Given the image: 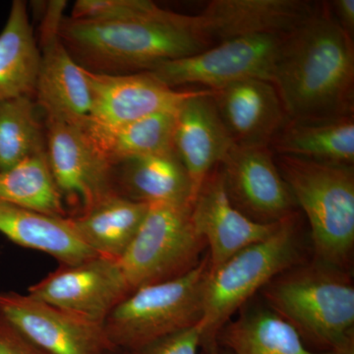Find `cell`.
Instances as JSON below:
<instances>
[{
  "mask_svg": "<svg viewBox=\"0 0 354 354\" xmlns=\"http://www.w3.org/2000/svg\"><path fill=\"white\" fill-rule=\"evenodd\" d=\"M66 1L46 4L39 34V65L35 97L46 118L75 122L90 113L91 95L84 69L60 38Z\"/></svg>",
  "mask_w": 354,
  "mask_h": 354,
  "instance_id": "13",
  "label": "cell"
},
{
  "mask_svg": "<svg viewBox=\"0 0 354 354\" xmlns=\"http://www.w3.org/2000/svg\"><path fill=\"white\" fill-rule=\"evenodd\" d=\"M148 209L146 203L114 193L70 221L84 243L95 253L120 260L136 236Z\"/></svg>",
  "mask_w": 354,
  "mask_h": 354,
  "instance_id": "22",
  "label": "cell"
},
{
  "mask_svg": "<svg viewBox=\"0 0 354 354\" xmlns=\"http://www.w3.org/2000/svg\"><path fill=\"white\" fill-rule=\"evenodd\" d=\"M234 145L212 100L211 90L196 91L179 104L174 148L189 176L193 199Z\"/></svg>",
  "mask_w": 354,
  "mask_h": 354,
  "instance_id": "17",
  "label": "cell"
},
{
  "mask_svg": "<svg viewBox=\"0 0 354 354\" xmlns=\"http://www.w3.org/2000/svg\"><path fill=\"white\" fill-rule=\"evenodd\" d=\"M272 84L288 120L353 115V38L329 9L286 36Z\"/></svg>",
  "mask_w": 354,
  "mask_h": 354,
  "instance_id": "1",
  "label": "cell"
},
{
  "mask_svg": "<svg viewBox=\"0 0 354 354\" xmlns=\"http://www.w3.org/2000/svg\"><path fill=\"white\" fill-rule=\"evenodd\" d=\"M285 38L256 35L230 39L196 55L164 62L148 72L172 88L199 84L216 90L245 79L272 83Z\"/></svg>",
  "mask_w": 354,
  "mask_h": 354,
  "instance_id": "8",
  "label": "cell"
},
{
  "mask_svg": "<svg viewBox=\"0 0 354 354\" xmlns=\"http://www.w3.org/2000/svg\"><path fill=\"white\" fill-rule=\"evenodd\" d=\"M0 201L67 218L64 200L51 174L46 150L0 171Z\"/></svg>",
  "mask_w": 354,
  "mask_h": 354,
  "instance_id": "26",
  "label": "cell"
},
{
  "mask_svg": "<svg viewBox=\"0 0 354 354\" xmlns=\"http://www.w3.org/2000/svg\"><path fill=\"white\" fill-rule=\"evenodd\" d=\"M176 111L153 114L120 127H106L88 116L75 121L88 141L113 167L127 160L174 151Z\"/></svg>",
  "mask_w": 354,
  "mask_h": 354,
  "instance_id": "20",
  "label": "cell"
},
{
  "mask_svg": "<svg viewBox=\"0 0 354 354\" xmlns=\"http://www.w3.org/2000/svg\"><path fill=\"white\" fill-rule=\"evenodd\" d=\"M192 205L155 203L120 259L132 292L187 274L201 263L206 241L193 225Z\"/></svg>",
  "mask_w": 354,
  "mask_h": 354,
  "instance_id": "7",
  "label": "cell"
},
{
  "mask_svg": "<svg viewBox=\"0 0 354 354\" xmlns=\"http://www.w3.org/2000/svg\"><path fill=\"white\" fill-rule=\"evenodd\" d=\"M202 332L199 324L151 342L129 354H198L201 348Z\"/></svg>",
  "mask_w": 354,
  "mask_h": 354,
  "instance_id": "29",
  "label": "cell"
},
{
  "mask_svg": "<svg viewBox=\"0 0 354 354\" xmlns=\"http://www.w3.org/2000/svg\"><path fill=\"white\" fill-rule=\"evenodd\" d=\"M268 308L297 330L305 346L330 351L354 332L348 272L314 259L281 272L261 290Z\"/></svg>",
  "mask_w": 354,
  "mask_h": 354,
  "instance_id": "3",
  "label": "cell"
},
{
  "mask_svg": "<svg viewBox=\"0 0 354 354\" xmlns=\"http://www.w3.org/2000/svg\"><path fill=\"white\" fill-rule=\"evenodd\" d=\"M59 35L83 68L97 73L148 72L207 50L195 16L160 8L144 17L114 21L62 18Z\"/></svg>",
  "mask_w": 354,
  "mask_h": 354,
  "instance_id": "2",
  "label": "cell"
},
{
  "mask_svg": "<svg viewBox=\"0 0 354 354\" xmlns=\"http://www.w3.org/2000/svg\"><path fill=\"white\" fill-rule=\"evenodd\" d=\"M214 354H230V353H228V351H225V349H223V348H220Z\"/></svg>",
  "mask_w": 354,
  "mask_h": 354,
  "instance_id": "34",
  "label": "cell"
},
{
  "mask_svg": "<svg viewBox=\"0 0 354 354\" xmlns=\"http://www.w3.org/2000/svg\"><path fill=\"white\" fill-rule=\"evenodd\" d=\"M191 218L197 234L209 247L211 271L246 247L268 239L279 225L256 223L235 208L218 169L209 174L200 188Z\"/></svg>",
  "mask_w": 354,
  "mask_h": 354,
  "instance_id": "16",
  "label": "cell"
},
{
  "mask_svg": "<svg viewBox=\"0 0 354 354\" xmlns=\"http://www.w3.org/2000/svg\"><path fill=\"white\" fill-rule=\"evenodd\" d=\"M0 354H53L29 341L0 317Z\"/></svg>",
  "mask_w": 354,
  "mask_h": 354,
  "instance_id": "30",
  "label": "cell"
},
{
  "mask_svg": "<svg viewBox=\"0 0 354 354\" xmlns=\"http://www.w3.org/2000/svg\"><path fill=\"white\" fill-rule=\"evenodd\" d=\"M279 171L308 220L314 259L348 271L354 249V171L279 155Z\"/></svg>",
  "mask_w": 354,
  "mask_h": 354,
  "instance_id": "5",
  "label": "cell"
},
{
  "mask_svg": "<svg viewBox=\"0 0 354 354\" xmlns=\"http://www.w3.org/2000/svg\"><path fill=\"white\" fill-rule=\"evenodd\" d=\"M211 91L235 145L268 147L288 121L278 91L269 81L245 79Z\"/></svg>",
  "mask_w": 354,
  "mask_h": 354,
  "instance_id": "18",
  "label": "cell"
},
{
  "mask_svg": "<svg viewBox=\"0 0 354 354\" xmlns=\"http://www.w3.org/2000/svg\"><path fill=\"white\" fill-rule=\"evenodd\" d=\"M0 317L29 341L53 354H108L115 349L104 324L28 293L0 292Z\"/></svg>",
  "mask_w": 354,
  "mask_h": 354,
  "instance_id": "9",
  "label": "cell"
},
{
  "mask_svg": "<svg viewBox=\"0 0 354 354\" xmlns=\"http://www.w3.org/2000/svg\"><path fill=\"white\" fill-rule=\"evenodd\" d=\"M304 241L297 213L279 223L268 239L246 247L218 269L209 271L204 295L201 348L218 351L221 330L254 293L281 272L304 262Z\"/></svg>",
  "mask_w": 354,
  "mask_h": 354,
  "instance_id": "4",
  "label": "cell"
},
{
  "mask_svg": "<svg viewBox=\"0 0 354 354\" xmlns=\"http://www.w3.org/2000/svg\"><path fill=\"white\" fill-rule=\"evenodd\" d=\"M160 8L148 0H78L70 18L88 21L131 19L151 15Z\"/></svg>",
  "mask_w": 354,
  "mask_h": 354,
  "instance_id": "28",
  "label": "cell"
},
{
  "mask_svg": "<svg viewBox=\"0 0 354 354\" xmlns=\"http://www.w3.org/2000/svg\"><path fill=\"white\" fill-rule=\"evenodd\" d=\"M335 19L349 36L354 32V0H335L333 2Z\"/></svg>",
  "mask_w": 354,
  "mask_h": 354,
  "instance_id": "31",
  "label": "cell"
},
{
  "mask_svg": "<svg viewBox=\"0 0 354 354\" xmlns=\"http://www.w3.org/2000/svg\"><path fill=\"white\" fill-rule=\"evenodd\" d=\"M216 344L230 354H330L307 348L297 330L269 308L250 310L230 320Z\"/></svg>",
  "mask_w": 354,
  "mask_h": 354,
  "instance_id": "25",
  "label": "cell"
},
{
  "mask_svg": "<svg viewBox=\"0 0 354 354\" xmlns=\"http://www.w3.org/2000/svg\"><path fill=\"white\" fill-rule=\"evenodd\" d=\"M46 151L34 97L0 101V171Z\"/></svg>",
  "mask_w": 354,
  "mask_h": 354,
  "instance_id": "27",
  "label": "cell"
},
{
  "mask_svg": "<svg viewBox=\"0 0 354 354\" xmlns=\"http://www.w3.org/2000/svg\"><path fill=\"white\" fill-rule=\"evenodd\" d=\"M0 234L25 248L44 252L60 265H75L97 255L84 243L69 216L60 218L0 201Z\"/></svg>",
  "mask_w": 354,
  "mask_h": 354,
  "instance_id": "19",
  "label": "cell"
},
{
  "mask_svg": "<svg viewBox=\"0 0 354 354\" xmlns=\"http://www.w3.org/2000/svg\"><path fill=\"white\" fill-rule=\"evenodd\" d=\"M209 256L183 277L133 291L111 312L104 330L115 349L133 353L202 321Z\"/></svg>",
  "mask_w": 354,
  "mask_h": 354,
  "instance_id": "6",
  "label": "cell"
},
{
  "mask_svg": "<svg viewBox=\"0 0 354 354\" xmlns=\"http://www.w3.org/2000/svg\"><path fill=\"white\" fill-rule=\"evenodd\" d=\"M131 293L120 260L104 256L60 265L28 288L32 297L101 324Z\"/></svg>",
  "mask_w": 354,
  "mask_h": 354,
  "instance_id": "10",
  "label": "cell"
},
{
  "mask_svg": "<svg viewBox=\"0 0 354 354\" xmlns=\"http://www.w3.org/2000/svg\"><path fill=\"white\" fill-rule=\"evenodd\" d=\"M39 65V46L27 4L14 0L0 32V101L23 95L34 97Z\"/></svg>",
  "mask_w": 354,
  "mask_h": 354,
  "instance_id": "24",
  "label": "cell"
},
{
  "mask_svg": "<svg viewBox=\"0 0 354 354\" xmlns=\"http://www.w3.org/2000/svg\"><path fill=\"white\" fill-rule=\"evenodd\" d=\"M218 171L230 202L250 220L274 225L297 213V202L268 147L234 145Z\"/></svg>",
  "mask_w": 354,
  "mask_h": 354,
  "instance_id": "11",
  "label": "cell"
},
{
  "mask_svg": "<svg viewBox=\"0 0 354 354\" xmlns=\"http://www.w3.org/2000/svg\"><path fill=\"white\" fill-rule=\"evenodd\" d=\"M46 156L64 199L80 204L81 214L116 192L114 167L97 153L78 123L46 118Z\"/></svg>",
  "mask_w": 354,
  "mask_h": 354,
  "instance_id": "12",
  "label": "cell"
},
{
  "mask_svg": "<svg viewBox=\"0 0 354 354\" xmlns=\"http://www.w3.org/2000/svg\"><path fill=\"white\" fill-rule=\"evenodd\" d=\"M116 192L134 201L193 204L189 176L176 151L127 160L114 167Z\"/></svg>",
  "mask_w": 354,
  "mask_h": 354,
  "instance_id": "21",
  "label": "cell"
},
{
  "mask_svg": "<svg viewBox=\"0 0 354 354\" xmlns=\"http://www.w3.org/2000/svg\"><path fill=\"white\" fill-rule=\"evenodd\" d=\"M330 354H354V332L330 349Z\"/></svg>",
  "mask_w": 354,
  "mask_h": 354,
  "instance_id": "32",
  "label": "cell"
},
{
  "mask_svg": "<svg viewBox=\"0 0 354 354\" xmlns=\"http://www.w3.org/2000/svg\"><path fill=\"white\" fill-rule=\"evenodd\" d=\"M108 354H129L127 353V351H120V349H113V351H109Z\"/></svg>",
  "mask_w": 354,
  "mask_h": 354,
  "instance_id": "33",
  "label": "cell"
},
{
  "mask_svg": "<svg viewBox=\"0 0 354 354\" xmlns=\"http://www.w3.org/2000/svg\"><path fill=\"white\" fill-rule=\"evenodd\" d=\"M272 142L281 156L353 167V115L328 120H288Z\"/></svg>",
  "mask_w": 354,
  "mask_h": 354,
  "instance_id": "23",
  "label": "cell"
},
{
  "mask_svg": "<svg viewBox=\"0 0 354 354\" xmlns=\"http://www.w3.org/2000/svg\"><path fill=\"white\" fill-rule=\"evenodd\" d=\"M317 9L302 0H213L195 17L200 36L223 43L256 35L286 36Z\"/></svg>",
  "mask_w": 354,
  "mask_h": 354,
  "instance_id": "15",
  "label": "cell"
},
{
  "mask_svg": "<svg viewBox=\"0 0 354 354\" xmlns=\"http://www.w3.org/2000/svg\"><path fill=\"white\" fill-rule=\"evenodd\" d=\"M84 69L91 95L88 118L106 127H120L164 111H176L196 91H176L149 72L97 73Z\"/></svg>",
  "mask_w": 354,
  "mask_h": 354,
  "instance_id": "14",
  "label": "cell"
}]
</instances>
